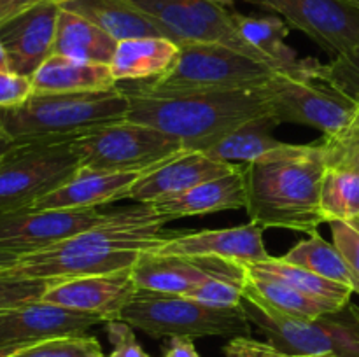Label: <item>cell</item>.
Here are the masks:
<instances>
[{"label":"cell","mask_w":359,"mask_h":357,"mask_svg":"<svg viewBox=\"0 0 359 357\" xmlns=\"http://www.w3.org/2000/svg\"><path fill=\"white\" fill-rule=\"evenodd\" d=\"M328 170L323 140L286 144L244 164L245 210L251 223L263 230L316 233L325 223L321 188Z\"/></svg>","instance_id":"1"},{"label":"cell","mask_w":359,"mask_h":357,"mask_svg":"<svg viewBox=\"0 0 359 357\" xmlns=\"http://www.w3.org/2000/svg\"><path fill=\"white\" fill-rule=\"evenodd\" d=\"M126 119L156 128L186 150H205L244 122L266 114L259 88L219 91H154L142 83L121 86Z\"/></svg>","instance_id":"2"},{"label":"cell","mask_w":359,"mask_h":357,"mask_svg":"<svg viewBox=\"0 0 359 357\" xmlns=\"http://www.w3.org/2000/svg\"><path fill=\"white\" fill-rule=\"evenodd\" d=\"M128 98L121 86L95 93L32 94L23 105L0 111V125L18 140H76L125 121Z\"/></svg>","instance_id":"3"},{"label":"cell","mask_w":359,"mask_h":357,"mask_svg":"<svg viewBox=\"0 0 359 357\" xmlns=\"http://www.w3.org/2000/svg\"><path fill=\"white\" fill-rule=\"evenodd\" d=\"M121 321L153 338H237L251 335V322L242 304L235 308L209 307L179 294L142 289H137L135 296L121 312Z\"/></svg>","instance_id":"4"},{"label":"cell","mask_w":359,"mask_h":357,"mask_svg":"<svg viewBox=\"0 0 359 357\" xmlns=\"http://www.w3.org/2000/svg\"><path fill=\"white\" fill-rule=\"evenodd\" d=\"M277 72L276 65L251 58L223 44L186 42L179 46V56L167 74L144 86L154 91H219L252 90L269 83Z\"/></svg>","instance_id":"5"},{"label":"cell","mask_w":359,"mask_h":357,"mask_svg":"<svg viewBox=\"0 0 359 357\" xmlns=\"http://www.w3.org/2000/svg\"><path fill=\"white\" fill-rule=\"evenodd\" d=\"M81 168L76 140L20 142L0 163V210L34 205Z\"/></svg>","instance_id":"6"},{"label":"cell","mask_w":359,"mask_h":357,"mask_svg":"<svg viewBox=\"0 0 359 357\" xmlns=\"http://www.w3.org/2000/svg\"><path fill=\"white\" fill-rule=\"evenodd\" d=\"M269 114L279 125L309 126L335 136L356 119L359 104L339 88L316 79L277 72L259 88Z\"/></svg>","instance_id":"7"},{"label":"cell","mask_w":359,"mask_h":357,"mask_svg":"<svg viewBox=\"0 0 359 357\" xmlns=\"http://www.w3.org/2000/svg\"><path fill=\"white\" fill-rule=\"evenodd\" d=\"M76 149L81 167L104 172H147L186 150L172 136L128 119L79 136Z\"/></svg>","instance_id":"8"},{"label":"cell","mask_w":359,"mask_h":357,"mask_svg":"<svg viewBox=\"0 0 359 357\" xmlns=\"http://www.w3.org/2000/svg\"><path fill=\"white\" fill-rule=\"evenodd\" d=\"M146 14L161 34L179 46L186 42H214L259 62L276 63L242 38L233 23V10L209 0H128ZM279 69V65H276ZM280 70V69H279Z\"/></svg>","instance_id":"9"},{"label":"cell","mask_w":359,"mask_h":357,"mask_svg":"<svg viewBox=\"0 0 359 357\" xmlns=\"http://www.w3.org/2000/svg\"><path fill=\"white\" fill-rule=\"evenodd\" d=\"M105 214L97 209L0 210V251L27 255L44 251L97 226Z\"/></svg>","instance_id":"10"},{"label":"cell","mask_w":359,"mask_h":357,"mask_svg":"<svg viewBox=\"0 0 359 357\" xmlns=\"http://www.w3.org/2000/svg\"><path fill=\"white\" fill-rule=\"evenodd\" d=\"M279 14L335 58L359 46V7L347 0H248Z\"/></svg>","instance_id":"11"},{"label":"cell","mask_w":359,"mask_h":357,"mask_svg":"<svg viewBox=\"0 0 359 357\" xmlns=\"http://www.w3.org/2000/svg\"><path fill=\"white\" fill-rule=\"evenodd\" d=\"M135 293L137 286L132 279V270H121L56 280L41 300L70 310L100 315L109 322L121 318V312Z\"/></svg>","instance_id":"12"},{"label":"cell","mask_w":359,"mask_h":357,"mask_svg":"<svg viewBox=\"0 0 359 357\" xmlns=\"http://www.w3.org/2000/svg\"><path fill=\"white\" fill-rule=\"evenodd\" d=\"M104 317L35 300L0 312V345L34 343L58 336L84 335Z\"/></svg>","instance_id":"13"},{"label":"cell","mask_w":359,"mask_h":357,"mask_svg":"<svg viewBox=\"0 0 359 357\" xmlns=\"http://www.w3.org/2000/svg\"><path fill=\"white\" fill-rule=\"evenodd\" d=\"M151 252L182 258H217L238 265L262 261L270 255L263 244V227L255 223L224 230L174 233Z\"/></svg>","instance_id":"14"},{"label":"cell","mask_w":359,"mask_h":357,"mask_svg":"<svg viewBox=\"0 0 359 357\" xmlns=\"http://www.w3.org/2000/svg\"><path fill=\"white\" fill-rule=\"evenodd\" d=\"M60 10L62 6L51 0L0 24V41L13 72L32 77L53 55Z\"/></svg>","instance_id":"15"},{"label":"cell","mask_w":359,"mask_h":357,"mask_svg":"<svg viewBox=\"0 0 359 357\" xmlns=\"http://www.w3.org/2000/svg\"><path fill=\"white\" fill-rule=\"evenodd\" d=\"M241 164L216 160L203 150H182L140 175L130 189L128 198L149 205L165 196L184 192L202 182L231 174Z\"/></svg>","instance_id":"16"},{"label":"cell","mask_w":359,"mask_h":357,"mask_svg":"<svg viewBox=\"0 0 359 357\" xmlns=\"http://www.w3.org/2000/svg\"><path fill=\"white\" fill-rule=\"evenodd\" d=\"M242 265L217 258H182L142 252L132 268L137 289L184 296L216 273L235 272Z\"/></svg>","instance_id":"17"},{"label":"cell","mask_w":359,"mask_h":357,"mask_svg":"<svg viewBox=\"0 0 359 357\" xmlns=\"http://www.w3.org/2000/svg\"><path fill=\"white\" fill-rule=\"evenodd\" d=\"M146 172H104L81 167L69 182L37 200L32 209H97L128 198L130 189Z\"/></svg>","instance_id":"18"},{"label":"cell","mask_w":359,"mask_h":357,"mask_svg":"<svg viewBox=\"0 0 359 357\" xmlns=\"http://www.w3.org/2000/svg\"><path fill=\"white\" fill-rule=\"evenodd\" d=\"M242 308L249 322L266 336V342L291 357L332 354L333 345L319 321H302L273 312L255 300L244 298Z\"/></svg>","instance_id":"19"},{"label":"cell","mask_w":359,"mask_h":357,"mask_svg":"<svg viewBox=\"0 0 359 357\" xmlns=\"http://www.w3.org/2000/svg\"><path fill=\"white\" fill-rule=\"evenodd\" d=\"M245 203H248V195H245L244 167H238L231 174L202 182L184 192L165 196L149 205H153L154 210L170 223L179 217L245 209Z\"/></svg>","instance_id":"20"},{"label":"cell","mask_w":359,"mask_h":357,"mask_svg":"<svg viewBox=\"0 0 359 357\" xmlns=\"http://www.w3.org/2000/svg\"><path fill=\"white\" fill-rule=\"evenodd\" d=\"M30 79L34 94L95 93L118 86L109 65L63 55L49 56Z\"/></svg>","instance_id":"21"},{"label":"cell","mask_w":359,"mask_h":357,"mask_svg":"<svg viewBox=\"0 0 359 357\" xmlns=\"http://www.w3.org/2000/svg\"><path fill=\"white\" fill-rule=\"evenodd\" d=\"M179 56V44L167 37H137L118 42L111 72L116 83H144L167 74Z\"/></svg>","instance_id":"22"},{"label":"cell","mask_w":359,"mask_h":357,"mask_svg":"<svg viewBox=\"0 0 359 357\" xmlns=\"http://www.w3.org/2000/svg\"><path fill=\"white\" fill-rule=\"evenodd\" d=\"M233 23L242 38L249 42L256 51L279 65L280 72L312 79L311 69L314 65V58L298 59L297 51L286 44V38L290 35V24L283 18L245 16V14L233 10Z\"/></svg>","instance_id":"23"},{"label":"cell","mask_w":359,"mask_h":357,"mask_svg":"<svg viewBox=\"0 0 359 357\" xmlns=\"http://www.w3.org/2000/svg\"><path fill=\"white\" fill-rule=\"evenodd\" d=\"M62 7L90 20L118 42L137 37H165L160 28L128 0H74Z\"/></svg>","instance_id":"24"},{"label":"cell","mask_w":359,"mask_h":357,"mask_svg":"<svg viewBox=\"0 0 359 357\" xmlns=\"http://www.w3.org/2000/svg\"><path fill=\"white\" fill-rule=\"evenodd\" d=\"M242 266H244L245 273H249V275L279 280V282L287 284V286L294 287L297 290L314 298V300L330 304L335 310L349 303L351 296L354 294L353 287L333 282V280L325 279L321 275H316V273L309 272V270L302 268V266L286 261L284 258L269 255V258L262 259V261L248 262V265Z\"/></svg>","instance_id":"25"},{"label":"cell","mask_w":359,"mask_h":357,"mask_svg":"<svg viewBox=\"0 0 359 357\" xmlns=\"http://www.w3.org/2000/svg\"><path fill=\"white\" fill-rule=\"evenodd\" d=\"M118 41L105 34L102 28L91 23L81 14L62 7L56 24L53 55L70 56V58L86 59L109 65L114 56Z\"/></svg>","instance_id":"26"},{"label":"cell","mask_w":359,"mask_h":357,"mask_svg":"<svg viewBox=\"0 0 359 357\" xmlns=\"http://www.w3.org/2000/svg\"><path fill=\"white\" fill-rule=\"evenodd\" d=\"M276 126H279V122L266 112L238 126L237 130L207 147L203 153L228 163L248 164L283 146L284 142L273 136Z\"/></svg>","instance_id":"27"},{"label":"cell","mask_w":359,"mask_h":357,"mask_svg":"<svg viewBox=\"0 0 359 357\" xmlns=\"http://www.w3.org/2000/svg\"><path fill=\"white\" fill-rule=\"evenodd\" d=\"M244 298L255 300L256 303L270 310L279 312L287 317L302 318V321H316L321 315L335 312V308L330 304L314 300L287 284L266 279V276L249 275V273H245Z\"/></svg>","instance_id":"28"},{"label":"cell","mask_w":359,"mask_h":357,"mask_svg":"<svg viewBox=\"0 0 359 357\" xmlns=\"http://www.w3.org/2000/svg\"><path fill=\"white\" fill-rule=\"evenodd\" d=\"M283 258L293 265L316 273V275L353 287L354 290V276L344 255L340 254L335 244H330L328 240H325L318 231L293 245Z\"/></svg>","instance_id":"29"},{"label":"cell","mask_w":359,"mask_h":357,"mask_svg":"<svg viewBox=\"0 0 359 357\" xmlns=\"http://www.w3.org/2000/svg\"><path fill=\"white\" fill-rule=\"evenodd\" d=\"M321 216L325 223H349L359 216V170L328 167L321 188Z\"/></svg>","instance_id":"30"},{"label":"cell","mask_w":359,"mask_h":357,"mask_svg":"<svg viewBox=\"0 0 359 357\" xmlns=\"http://www.w3.org/2000/svg\"><path fill=\"white\" fill-rule=\"evenodd\" d=\"M332 340L333 352L339 357H359V308L349 301L342 308L318 317Z\"/></svg>","instance_id":"31"},{"label":"cell","mask_w":359,"mask_h":357,"mask_svg":"<svg viewBox=\"0 0 359 357\" xmlns=\"http://www.w3.org/2000/svg\"><path fill=\"white\" fill-rule=\"evenodd\" d=\"M311 77L339 88L359 104V46L335 56L328 63H319L314 59Z\"/></svg>","instance_id":"32"},{"label":"cell","mask_w":359,"mask_h":357,"mask_svg":"<svg viewBox=\"0 0 359 357\" xmlns=\"http://www.w3.org/2000/svg\"><path fill=\"white\" fill-rule=\"evenodd\" d=\"M11 357H104V352L95 336L70 335L34 343Z\"/></svg>","instance_id":"33"},{"label":"cell","mask_w":359,"mask_h":357,"mask_svg":"<svg viewBox=\"0 0 359 357\" xmlns=\"http://www.w3.org/2000/svg\"><path fill=\"white\" fill-rule=\"evenodd\" d=\"M56 280L14 279V276L0 275V312L28 303V301L41 300L42 294Z\"/></svg>","instance_id":"34"},{"label":"cell","mask_w":359,"mask_h":357,"mask_svg":"<svg viewBox=\"0 0 359 357\" xmlns=\"http://www.w3.org/2000/svg\"><path fill=\"white\" fill-rule=\"evenodd\" d=\"M328 224L333 234V244L344 255L354 276V293L359 294V231L346 220H332Z\"/></svg>","instance_id":"35"},{"label":"cell","mask_w":359,"mask_h":357,"mask_svg":"<svg viewBox=\"0 0 359 357\" xmlns=\"http://www.w3.org/2000/svg\"><path fill=\"white\" fill-rule=\"evenodd\" d=\"M105 331H107L109 342L112 345V352L109 357H151L142 349L128 322L121 321V318L105 322Z\"/></svg>","instance_id":"36"},{"label":"cell","mask_w":359,"mask_h":357,"mask_svg":"<svg viewBox=\"0 0 359 357\" xmlns=\"http://www.w3.org/2000/svg\"><path fill=\"white\" fill-rule=\"evenodd\" d=\"M34 94L32 79L27 76L0 70V111H11L23 105Z\"/></svg>","instance_id":"37"},{"label":"cell","mask_w":359,"mask_h":357,"mask_svg":"<svg viewBox=\"0 0 359 357\" xmlns=\"http://www.w3.org/2000/svg\"><path fill=\"white\" fill-rule=\"evenodd\" d=\"M224 357H291L277 350L269 342H258L251 336L231 338L224 346Z\"/></svg>","instance_id":"38"},{"label":"cell","mask_w":359,"mask_h":357,"mask_svg":"<svg viewBox=\"0 0 359 357\" xmlns=\"http://www.w3.org/2000/svg\"><path fill=\"white\" fill-rule=\"evenodd\" d=\"M51 0H0V24Z\"/></svg>","instance_id":"39"},{"label":"cell","mask_w":359,"mask_h":357,"mask_svg":"<svg viewBox=\"0 0 359 357\" xmlns=\"http://www.w3.org/2000/svg\"><path fill=\"white\" fill-rule=\"evenodd\" d=\"M163 357H202V356H200L198 350L195 349L193 338L175 336V338H170V342H168Z\"/></svg>","instance_id":"40"},{"label":"cell","mask_w":359,"mask_h":357,"mask_svg":"<svg viewBox=\"0 0 359 357\" xmlns=\"http://www.w3.org/2000/svg\"><path fill=\"white\" fill-rule=\"evenodd\" d=\"M18 144L20 142H18V140L14 139V136L11 135L2 125H0V163L6 160V156L11 153V150L16 149Z\"/></svg>","instance_id":"41"},{"label":"cell","mask_w":359,"mask_h":357,"mask_svg":"<svg viewBox=\"0 0 359 357\" xmlns=\"http://www.w3.org/2000/svg\"><path fill=\"white\" fill-rule=\"evenodd\" d=\"M30 346V343H9V345H0V357H11L20 350Z\"/></svg>","instance_id":"42"},{"label":"cell","mask_w":359,"mask_h":357,"mask_svg":"<svg viewBox=\"0 0 359 357\" xmlns=\"http://www.w3.org/2000/svg\"><path fill=\"white\" fill-rule=\"evenodd\" d=\"M18 255L11 254V252H6V251H0V272L6 268H9V266H13L14 262L18 261Z\"/></svg>","instance_id":"43"},{"label":"cell","mask_w":359,"mask_h":357,"mask_svg":"<svg viewBox=\"0 0 359 357\" xmlns=\"http://www.w3.org/2000/svg\"><path fill=\"white\" fill-rule=\"evenodd\" d=\"M0 70H11L9 58H7V52L6 49H4L2 41H0Z\"/></svg>","instance_id":"44"},{"label":"cell","mask_w":359,"mask_h":357,"mask_svg":"<svg viewBox=\"0 0 359 357\" xmlns=\"http://www.w3.org/2000/svg\"><path fill=\"white\" fill-rule=\"evenodd\" d=\"M209 2L217 4V6L221 7H226V9H231V7H233V0H209Z\"/></svg>","instance_id":"45"},{"label":"cell","mask_w":359,"mask_h":357,"mask_svg":"<svg viewBox=\"0 0 359 357\" xmlns=\"http://www.w3.org/2000/svg\"><path fill=\"white\" fill-rule=\"evenodd\" d=\"M349 224H351V226H353V227H356V230L359 231V216L354 217L353 220H349Z\"/></svg>","instance_id":"46"},{"label":"cell","mask_w":359,"mask_h":357,"mask_svg":"<svg viewBox=\"0 0 359 357\" xmlns=\"http://www.w3.org/2000/svg\"><path fill=\"white\" fill-rule=\"evenodd\" d=\"M304 357H339L335 354H318V356H304Z\"/></svg>","instance_id":"47"},{"label":"cell","mask_w":359,"mask_h":357,"mask_svg":"<svg viewBox=\"0 0 359 357\" xmlns=\"http://www.w3.org/2000/svg\"><path fill=\"white\" fill-rule=\"evenodd\" d=\"M56 2L60 4V6H63V4H69V2H74V0H56Z\"/></svg>","instance_id":"48"},{"label":"cell","mask_w":359,"mask_h":357,"mask_svg":"<svg viewBox=\"0 0 359 357\" xmlns=\"http://www.w3.org/2000/svg\"><path fill=\"white\" fill-rule=\"evenodd\" d=\"M347 2L354 4V6H356V7H359V0H347Z\"/></svg>","instance_id":"49"}]
</instances>
